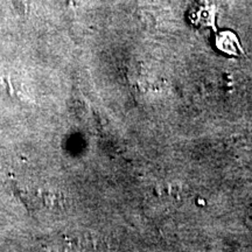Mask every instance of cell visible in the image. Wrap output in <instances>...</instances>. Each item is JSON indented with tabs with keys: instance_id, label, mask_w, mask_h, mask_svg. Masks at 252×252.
<instances>
[{
	"instance_id": "cell-1",
	"label": "cell",
	"mask_w": 252,
	"mask_h": 252,
	"mask_svg": "<svg viewBox=\"0 0 252 252\" xmlns=\"http://www.w3.org/2000/svg\"><path fill=\"white\" fill-rule=\"evenodd\" d=\"M217 46L224 50H235L238 47V41L234 34L230 32H224L217 37Z\"/></svg>"
},
{
	"instance_id": "cell-2",
	"label": "cell",
	"mask_w": 252,
	"mask_h": 252,
	"mask_svg": "<svg viewBox=\"0 0 252 252\" xmlns=\"http://www.w3.org/2000/svg\"><path fill=\"white\" fill-rule=\"evenodd\" d=\"M40 200L42 201L43 203L46 204L47 207L50 208H58V207H62L63 204V197L61 195L58 193H48V191H43L40 195Z\"/></svg>"
}]
</instances>
